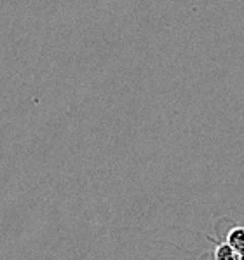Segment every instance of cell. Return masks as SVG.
Here are the masks:
<instances>
[{"label": "cell", "instance_id": "obj_1", "mask_svg": "<svg viewBox=\"0 0 244 260\" xmlns=\"http://www.w3.org/2000/svg\"><path fill=\"white\" fill-rule=\"evenodd\" d=\"M225 243L230 245L232 250L241 255V258L244 260V227H234V229L227 234Z\"/></svg>", "mask_w": 244, "mask_h": 260}, {"label": "cell", "instance_id": "obj_2", "mask_svg": "<svg viewBox=\"0 0 244 260\" xmlns=\"http://www.w3.org/2000/svg\"><path fill=\"white\" fill-rule=\"evenodd\" d=\"M215 257H217L218 260H242L241 255L235 253L234 250H232L230 245H227V243H223V245L218 246L217 253H215Z\"/></svg>", "mask_w": 244, "mask_h": 260}]
</instances>
